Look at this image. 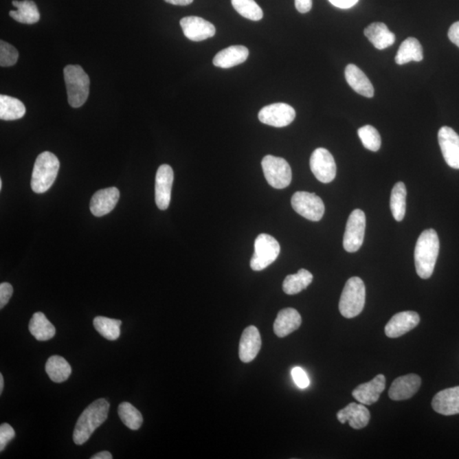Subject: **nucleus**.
<instances>
[{"mask_svg": "<svg viewBox=\"0 0 459 459\" xmlns=\"http://www.w3.org/2000/svg\"><path fill=\"white\" fill-rule=\"evenodd\" d=\"M439 251L440 241L436 232L434 229L425 230L419 236L414 251L416 271L419 278L432 277Z\"/></svg>", "mask_w": 459, "mask_h": 459, "instance_id": "f257e3e1", "label": "nucleus"}, {"mask_svg": "<svg viewBox=\"0 0 459 459\" xmlns=\"http://www.w3.org/2000/svg\"><path fill=\"white\" fill-rule=\"evenodd\" d=\"M110 404L106 399H98L85 408L78 418L74 432V442L82 445L88 442L95 430L109 417Z\"/></svg>", "mask_w": 459, "mask_h": 459, "instance_id": "f03ea898", "label": "nucleus"}, {"mask_svg": "<svg viewBox=\"0 0 459 459\" xmlns=\"http://www.w3.org/2000/svg\"><path fill=\"white\" fill-rule=\"evenodd\" d=\"M60 162L55 154L44 152L35 161L32 174L31 188L38 194L45 193L52 188L58 175Z\"/></svg>", "mask_w": 459, "mask_h": 459, "instance_id": "7ed1b4c3", "label": "nucleus"}, {"mask_svg": "<svg viewBox=\"0 0 459 459\" xmlns=\"http://www.w3.org/2000/svg\"><path fill=\"white\" fill-rule=\"evenodd\" d=\"M67 100L71 107L78 109L86 102L89 94L91 80L80 65H68L64 68Z\"/></svg>", "mask_w": 459, "mask_h": 459, "instance_id": "20e7f679", "label": "nucleus"}, {"mask_svg": "<svg viewBox=\"0 0 459 459\" xmlns=\"http://www.w3.org/2000/svg\"><path fill=\"white\" fill-rule=\"evenodd\" d=\"M366 288L360 278H350L344 285L339 309L346 318H353L361 313L365 306Z\"/></svg>", "mask_w": 459, "mask_h": 459, "instance_id": "39448f33", "label": "nucleus"}, {"mask_svg": "<svg viewBox=\"0 0 459 459\" xmlns=\"http://www.w3.org/2000/svg\"><path fill=\"white\" fill-rule=\"evenodd\" d=\"M281 251L279 243L271 235L260 234L254 242V253L250 260L253 271H260L274 262Z\"/></svg>", "mask_w": 459, "mask_h": 459, "instance_id": "423d86ee", "label": "nucleus"}, {"mask_svg": "<svg viewBox=\"0 0 459 459\" xmlns=\"http://www.w3.org/2000/svg\"><path fill=\"white\" fill-rule=\"evenodd\" d=\"M262 170L268 184L276 189L288 188L292 181L291 167L284 159L267 155L264 157Z\"/></svg>", "mask_w": 459, "mask_h": 459, "instance_id": "0eeeda50", "label": "nucleus"}, {"mask_svg": "<svg viewBox=\"0 0 459 459\" xmlns=\"http://www.w3.org/2000/svg\"><path fill=\"white\" fill-rule=\"evenodd\" d=\"M293 209L301 216L311 221H319L324 217L325 206L324 201L315 193L297 192L291 199Z\"/></svg>", "mask_w": 459, "mask_h": 459, "instance_id": "6e6552de", "label": "nucleus"}, {"mask_svg": "<svg viewBox=\"0 0 459 459\" xmlns=\"http://www.w3.org/2000/svg\"><path fill=\"white\" fill-rule=\"evenodd\" d=\"M366 230V215L361 210H355L348 219L344 232V249L349 253L360 249L363 243Z\"/></svg>", "mask_w": 459, "mask_h": 459, "instance_id": "1a4fd4ad", "label": "nucleus"}, {"mask_svg": "<svg viewBox=\"0 0 459 459\" xmlns=\"http://www.w3.org/2000/svg\"><path fill=\"white\" fill-rule=\"evenodd\" d=\"M310 166L312 173L319 181L327 184L335 180L336 164L332 154L327 149H315L311 154Z\"/></svg>", "mask_w": 459, "mask_h": 459, "instance_id": "9d476101", "label": "nucleus"}, {"mask_svg": "<svg viewBox=\"0 0 459 459\" xmlns=\"http://www.w3.org/2000/svg\"><path fill=\"white\" fill-rule=\"evenodd\" d=\"M295 110L285 103H275L265 107L258 115L261 123L277 128L288 126L295 120Z\"/></svg>", "mask_w": 459, "mask_h": 459, "instance_id": "9b49d317", "label": "nucleus"}, {"mask_svg": "<svg viewBox=\"0 0 459 459\" xmlns=\"http://www.w3.org/2000/svg\"><path fill=\"white\" fill-rule=\"evenodd\" d=\"M174 171L170 165L163 164L159 168L155 180V201L157 208L166 210L170 206Z\"/></svg>", "mask_w": 459, "mask_h": 459, "instance_id": "f8f14e48", "label": "nucleus"}, {"mask_svg": "<svg viewBox=\"0 0 459 459\" xmlns=\"http://www.w3.org/2000/svg\"><path fill=\"white\" fill-rule=\"evenodd\" d=\"M183 33L190 41L199 42L212 38L216 33L214 25L199 16H186L180 21Z\"/></svg>", "mask_w": 459, "mask_h": 459, "instance_id": "ddd939ff", "label": "nucleus"}, {"mask_svg": "<svg viewBox=\"0 0 459 459\" xmlns=\"http://www.w3.org/2000/svg\"><path fill=\"white\" fill-rule=\"evenodd\" d=\"M438 142L448 166L459 170V135L453 128L444 126L438 132Z\"/></svg>", "mask_w": 459, "mask_h": 459, "instance_id": "4468645a", "label": "nucleus"}, {"mask_svg": "<svg viewBox=\"0 0 459 459\" xmlns=\"http://www.w3.org/2000/svg\"><path fill=\"white\" fill-rule=\"evenodd\" d=\"M421 317L415 311L399 312L390 319L386 324L385 332L389 338H398L417 327Z\"/></svg>", "mask_w": 459, "mask_h": 459, "instance_id": "2eb2a0df", "label": "nucleus"}, {"mask_svg": "<svg viewBox=\"0 0 459 459\" xmlns=\"http://www.w3.org/2000/svg\"><path fill=\"white\" fill-rule=\"evenodd\" d=\"M261 337L259 330L254 326H249L243 331L239 343L240 360L249 363L256 359L261 349Z\"/></svg>", "mask_w": 459, "mask_h": 459, "instance_id": "dca6fc26", "label": "nucleus"}, {"mask_svg": "<svg viewBox=\"0 0 459 459\" xmlns=\"http://www.w3.org/2000/svg\"><path fill=\"white\" fill-rule=\"evenodd\" d=\"M421 386V378L417 374L401 376L394 380L389 390V396L393 401L410 399Z\"/></svg>", "mask_w": 459, "mask_h": 459, "instance_id": "f3484780", "label": "nucleus"}, {"mask_svg": "<svg viewBox=\"0 0 459 459\" xmlns=\"http://www.w3.org/2000/svg\"><path fill=\"white\" fill-rule=\"evenodd\" d=\"M120 190L116 188H109L100 190L93 195L91 201V212L96 217H102L104 215L112 212L120 200Z\"/></svg>", "mask_w": 459, "mask_h": 459, "instance_id": "a211bd4d", "label": "nucleus"}, {"mask_svg": "<svg viewBox=\"0 0 459 459\" xmlns=\"http://www.w3.org/2000/svg\"><path fill=\"white\" fill-rule=\"evenodd\" d=\"M386 379L383 374L376 376L368 383L358 385L353 390L352 396L357 401L364 405H372L379 399L380 394L385 389Z\"/></svg>", "mask_w": 459, "mask_h": 459, "instance_id": "6ab92c4d", "label": "nucleus"}, {"mask_svg": "<svg viewBox=\"0 0 459 459\" xmlns=\"http://www.w3.org/2000/svg\"><path fill=\"white\" fill-rule=\"evenodd\" d=\"M337 418L343 425L348 422L351 428L361 429L368 425L371 416L364 404L352 403L340 410Z\"/></svg>", "mask_w": 459, "mask_h": 459, "instance_id": "aec40b11", "label": "nucleus"}, {"mask_svg": "<svg viewBox=\"0 0 459 459\" xmlns=\"http://www.w3.org/2000/svg\"><path fill=\"white\" fill-rule=\"evenodd\" d=\"M432 407L438 414L445 416L459 414V386L442 390L434 396Z\"/></svg>", "mask_w": 459, "mask_h": 459, "instance_id": "412c9836", "label": "nucleus"}, {"mask_svg": "<svg viewBox=\"0 0 459 459\" xmlns=\"http://www.w3.org/2000/svg\"><path fill=\"white\" fill-rule=\"evenodd\" d=\"M302 318L293 308H286L279 311L274 322V333L279 338H284L299 329Z\"/></svg>", "mask_w": 459, "mask_h": 459, "instance_id": "4be33fe9", "label": "nucleus"}, {"mask_svg": "<svg viewBox=\"0 0 459 459\" xmlns=\"http://www.w3.org/2000/svg\"><path fill=\"white\" fill-rule=\"evenodd\" d=\"M344 74L348 84L358 94L368 98H374V86L359 67L354 64H350L346 67Z\"/></svg>", "mask_w": 459, "mask_h": 459, "instance_id": "5701e85b", "label": "nucleus"}, {"mask_svg": "<svg viewBox=\"0 0 459 459\" xmlns=\"http://www.w3.org/2000/svg\"><path fill=\"white\" fill-rule=\"evenodd\" d=\"M249 55V49L245 46L232 45L221 50L214 56L213 63L215 67L231 68L245 63Z\"/></svg>", "mask_w": 459, "mask_h": 459, "instance_id": "b1692460", "label": "nucleus"}, {"mask_svg": "<svg viewBox=\"0 0 459 459\" xmlns=\"http://www.w3.org/2000/svg\"><path fill=\"white\" fill-rule=\"evenodd\" d=\"M366 37L378 49H385L396 41V36L389 30L385 23H374L369 25L364 31Z\"/></svg>", "mask_w": 459, "mask_h": 459, "instance_id": "393cba45", "label": "nucleus"}, {"mask_svg": "<svg viewBox=\"0 0 459 459\" xmlns=\"http://www.w3.org/2000/svg\"><path fill=\"white\" fill-rule=\"evenodd\" d=\"M12 3L16 7L17 10H10V16L18 23L34 24L41 19L38 7L32 0H23V1L14 0Z\"/></svg>", "mask_w": 459, "mask_h": 459, "instance_id": "a878e982", "label": "nucleus"}, {"mask_svg": "<svg viewBox=\"0 0 459 459\" xmlns=\"http://www.w3.org/2000/svg\"><path fill=\"white\" fill-rule=\"evenodd\" d=\"M30 332L38 342H47L56 335V328L42 312H36L30 322Z\"/></svg>", "mask_w": 459, "mask_h": 459, "instance_id": "bb28decb", "label": "nucleus"}, {"mask_svg": "<svg viewBox=\"0 0 459 459\" xmlns=\"http://www.w3.org/2000/svg\"><path fill=\"white\" fill-rule=\"evenodd\" d=\"M423 48L421 43L415 38H407L401 45L396 56V63L398 65L412 62H421L423 60Z\"/></svg>", "mask_w": 459, "mask_h": 459, "instance_id": "cd10ccee", "label": "nucleus"}, {"mask_svg": "<svg viewBox=\"0 0 459 459\" xmlns=\"http://www.w3.org/2000/svg\"><path fill=\"white\" fill-rule=\"evenodd\" d=\"M313 281V276L306 269H300L296 274L289 275L283 282L282 289L287 295H293L306 289Z\"/></svg>", "mask_w": 459, "mask_h": 459, "instance_id": "c85d7f7f", "label": "nucleus"}, {"mask_svg": "<svg viewBox=\"0 0 459 459\" xmlns=\"http://www.w3.org/2000/svg\"><path fill=\"white\" fill-rule=\"evenodd\" d=\"M25 114H26V107L20 100L9 96H0V118L2 120H20Z\"/></svg>", "mask_w": 459, "mask_h": 459, "instance_id": "c756f323", "label": "nucleus"}, {"mask_svg": "<svg viewBox=\"0 0 459 459\" xmlns=\"http://www.w3.org/2000/svg\"><path fill=\"white\" fill-rule=\"evenodd\" d=\"M45 371L52 381L63 383L70 377L71 367L65 358L60 356H52L46 362Z\"/></svg>", "mask_w": 459, "mask_h": 459, "instance_id": "7c9ffc66", "label": "nucleus"}, {"mask_svg": "<svg viewBox=\"0 0 459 459\" xmlns=\"http://www.w3.org/2000/svg\"><path fill=\"white\" fill-rule=\"evenodd\" d=\"M407 188L403 182H397L394 186L390 195V210L394 220L401 221L406 214Z\"/></svg>", "mask_w": 459, "mask_h": 459, "instance_id": "2f4dec72", "label": "nucleus"}, {"mask_svg": "<svg viewBox=\"0 0 459 459\" xmlns=\"http://www.w3.org/2000/svg\"><path fill=\"white\" fill-rule=\"evenodd\" d=\"M94 327L100 335L109 340H117L120 337L122 322L116 319L96 317L93 322Z\"/></svg>", "mask_w": 459, "mask_h": 459, "instance_id": "473e14b6", "label": "nucleus"}, {"mask_svg": "<svg viewBox=\"0 0 459 459\" xmlns=\"http://www.w3.org/2000/svg\"><path fill=\"white\" fill-rule=\"evenodd\" d=\"M118 415L122 422L132 430H137L141 428L143 423V417L137 410L130 403L124 401L118 407Z\"/></svg>", "mask_w": 459, "mask_h": 459, "instance_id": "72a5a7b5", "label": "nucleus"}, {"mask_svg": "<svg viewBox=\"0 0 459 459\" xmlns=\"http://www.w3.org/2000/svg\"><path fill=\"white\" fill-rule=\"evenodd\" d=\"M232 3L233 8L247 19L260 21L263 18V10L254 0H232Z\"/></svg>", "mask_w": 459, "mask_h": 459, "instance_id": "f704fd0d", "label": "nucleus"}, {"mask_svg": "<svg viewBox=\"0 0 459 459\" xmlns=\"http://www.w3.org/2000/svg\"><path fill=\"white\" fill-rule=\"evenodd\" d=\"M358 135L365 148L377 152L381 146V137L379 133L374 127L371 125H365L358 130Z\"/></svg>", "mask_w": 459, "mask_h": 459, "instance_id": "c9c22d12", "label": "nucleus"}, {"mask_svg": "<svg viewBox=\"0 0 459 459\" xmlns=\"http://www.w3.org/2000/svg\"><path fill=\"white\" fill-rule=\"evenodd\" d=\"M17 49L5 41L0 42V65L3 67H12L17 63Z\"/></svg>", "mask_w": 459, "mask_h": 459, "instance_id": "e433bc0d", "label": "nucleus"}, {"mask_svg": "<svg viewBox=\"0 0 459 459\" xmlns=\"http://www.w3.org/2000/svg\"><path fill=\"white\" fill-rule=\"evenodd\" d=\"M15 436L16 432L12 427L3 423L0 426V451L5 450L7 445L12 442Z\"/></svg>", "mask_w": 459, "mask_h": 459, "instance_id": "4c0bfd02", "label": "nucleus"}, {"mask_svg": "<svg viewBox=\"0 0 459 459\" xmlns=\"http://www.w3.org/2000/svg\"><path fill=\"white\" fill-rule=\"evenodd\" d=\"M292 378L296 385L300 389H306L310 385V379L306 371L300 367H295L291 371Z\"/></svg>", "mask_w": 459, "mask_h": 459, "instance_id": "58836bf2", "label": "nucleus"}, {"mask_svg": "<svg viewBox=\"0 0 459 459\" xmlns=\"http://www.w3.org/2000/svg\"><path fill=\"white\" fill-rule=\"evenodd\" d=\"M13 295V287L8 282H2L0 284V308L3 307L8 304L10 298Z\"/></svg>", "mask_w": 459, "mask_h": 459, "instance_id": "ea45409f", "label": "nucleus"}, {"mask_svg": "<svg viewBox=\"0 0 459 459\" xmlns=\"http://www.w3.org/2000/svg\"><path fill=\"white\" fill-rule=\"evenodd\" d=\"M333 5L340 9H350L357 5L359 0H328Z\"/></svg>", "mask_w": 459, "mask_h": 459, "instance_id": "a19ab883", "label": "nucleus"}, {"mask_svg": "<svg viewBox=\"0 0 459 459\" xmlns=\"http://www.w3.org/2000/svg\"><path fill=\"white\" fill-rule=\"evenodd\" d=\"M448 38L459 48V21L451 25L448 31Z\"/></svg>", "mask_w": 459, "mask_h": 459, "instance_id": "79ce46f5", "label": "nucleus"}, {"mask_svg": "<svg viewBox=\"0 0 459 459\" xmlns=\"http://www.w3.org/2000/svg\"><path fill=\"white\" fill-rule=\"evenodd\" d=\"M295 7L300 13L309 12L312 8V0H295Z\"/></svg>", "mask_w": 459, "mask_h": 459, "instance_id": "37998d69", "label": "nucleus"}, {"mask_svg": "<svg viewBox=\"0 0 459 459\" xmlns=\"http://www.w3.org/2000/svg\"><path fill=\"white\" fill-rule=\"evenodd\" d=\"M164 1L168 3H171V5H174L186 6L191 5V3L193 2V0H164Z\"/></svg>", "mask_w": 459, "mask_h": 459, "instance_id": "c03bdc74", "label": "nucleus"}, {"mask_svg": "<svg viewBox=\"0 0 459 459\" xmlns=\"http://www.w3.org/2000/svg\"><path fill=\"white\" fill-rule=\"evenodd\" d=\"M92 459H112L113 455L107 451H100V453L94 455L91 457Z\"/></svg>", "mask_w": 459, "mask_h": 459, "instance_id": "a18cd8bd", "label": "nucleus"}, {"mask_svg": "<svg viewBox=\"0 0 459 459\" xmlns=\"http://www.w3.org/2000/svg\"><path fill=\"white\" fill-rule=\"evenodd\" d=\"M3 385H5V383H3V374H0V394L3 393Z\"/></svg>", "mask_w": 459, "mask_h": 459, "instance_id": "49530a36", "label": "nucleus"}, {"mask_svg": "<svg viewBox=\"0 0 459 459\" xmlns=\"http://www.w3.org/2000/svg\"><path fill=\"white\" fill-rule=\"evenodd\" d=\"M2 186H3V181L2 180H0V190H2Z\"/></svg>", "mask_w": 459, "mask_h": 459, "instance_id": "de8ad7c7", "label": "nucleus"}]
</instances>
